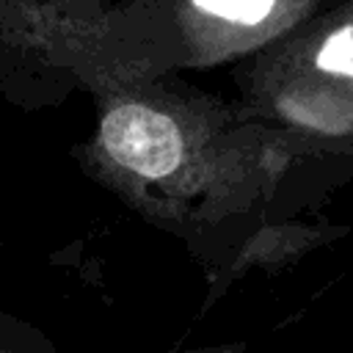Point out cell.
Wrapping results in <instances>:
<instances>
[{
  "label": "cell",
  "instance_id": "1",
  "mask_svg": "<svg viewBox=\"0 0 353 353\" xmlns=\"http://www.w3.org/2000/svg\"><path fill=\"white\" fill-rule=\"evenodd\" d=\"M298 132L226 127L157 99L119 97L74 160L94 185L188 248L207 276V309L268 262L295 212L353 176V165L323 163L353 141Z\"/></svg>",
  "mask_w": 353,
  "mask_h": 353
},
{
  "label": "cell",
  "instance_id": "2",
  "mask_svg": "<svg viewBox=\"0 0 353 353\" xmlns=\"http://www.w3.org/2000/svg\"><path fill=\"white\" fill-rule=\"evenodd\" d=\"M0 353H63V347L36 323L0 309Z\"/></svg>",
  "mask_w": 353,
  "mask_h": 353
},
{
  "label": "cell",
  "instance_id": "3",
  "mask_svg": "<svg viewBox=\"0 0 353 353\" xmlns=\"http://www.w3.org/2000/svg\"><path fill=\"white\" fill-rule=\"evenodd\" d=\"M314 69L334 80L353 83V22L331 30L314 52Z\"/></svg>",
  "mask_w": 353,
  "mask_h": 353
},
{
  "label": "cell",
  "instance_id": "4",
  "mask_svg": "<svg viewBox=\"0 0 353 353\" xmlns=\"http://www.w3.org/2000/svg\"><path fill=\"white\" fill-rule=\"evenodd\" d=\"M193 6L234 25H256L273 11L276 0H193Z\"/></svg>",
  "mask_w": 353,
  "mask_h": 353
},
{
  "label": "cell",
  "instance_id": "5",
  "mask_svg": "<svg viewBox=\"0 0 353 353\" xmlns=\"http://www.w3.org/2000/svg\"><path fill=\"white\" fill-rule=\"evenodd\" d=\"M245 345L234 342V345H218V347H199V350H188V353H243Z\"/></svg>",
  "mask_w": 353,
  "mask_h": 353
},
{
  "label": "cell",
  "instance_id": "6",
  "mask_svg": "<svg viewBox=\"0 0 353 353\" xmlns=\"http://www.w3.org/2000/svg\"><path fill=\"white\" fill-rule=\"evenodd\" d=\"M0 248H3V223H0Z\"/></svg>",
  "mask_w": 353,
  "mask_h": 353
},
{
  "label": "cell",
  "instance_id": "7",
  "mask_svg": "<svg viewBox=\"0 0 353 353\" xmlns=\"http://www.w3.org/2000/svg\"><path fill=\"white\" fill-rule=\"evenodd\" d=\"M350 141H353V135H350Z\"/></svg>",
  "mask_w": 353,
  "mask_h": 353
}]
</instances>
